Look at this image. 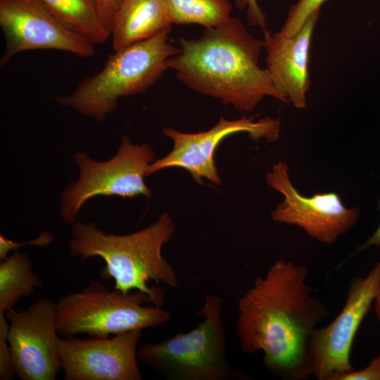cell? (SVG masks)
Segmentation results:
<instances>
[{"label":"cell","instance_id":"7c38bea8","mask_svg":"<svg viewBox=\"0 0 380 380\" xmlns=\"http://www.w3.org/2000/svg\"><path fill=\"white\" fill-rule=\"evenodd\" d=\"M273 189L281 193L284 200L272 212L274 221L297 225L312 238L331 245L348 232L360 217L357 208H347L335 192L301 195L293 186L286 163L274 164L266 177Z\"/></svg>","mask_w":380,"mask_h":380},{"label":"cell","instance_id":"44dd1931","mask_svg":"<svg viewBox=\"0 0 380 380\" xmlns=\"http://www.w3.org/2000/svg\"><path fill=\"white\" fill-rule=\"evenodd\" d=\"M236 8L246 11L247 22L250 26L267 30V15L258 5L257 0H234Z\"/></svg>","mask_w":380,"mask_h":380},{"label":"cell","instance_id":"2e32d148","mask_svg":"<svg viewBox=\"0 0 380 380\" xmlns=\"http://www.w3.org/2000/svg\"><path fill=\"white\" fill-rule=\"evenodd\" d=\"M68 27L94 45L110 37L94 0H41Z\"/></svg>","mask_w":380,"mask_h":380},{"label":"cell","instance_id":"8992f818","mask_svg":"<svg viewBox=\"0 0 380 380\" xmlns=\"http://www.w3.org/2000/svg\"><path fill=\"white\" fill-rule=\"evenodd\" d=\"M58 334L63 338L79 334L107 337L167 323L171 315L155 306L148 294L134 290L124 293L108 290L98 280L81 291L69 292L56 302Z\"/></svg>","mask_w":380,"mask_h":380},{"label":"cell","instance_id":"603a6c76","mask_svg":"<svg viewBox=\"0 0 380 380\" xmlns=\"http://www.w3.org/2000/svg\"><path fill=\"white\" fill-rule=\"evenodd\" d=\"M338 380H380V354L365 368L353 370L342 375Z\"/></svg>","mask_w":380,"mask_h":380},{"label":"cell","instance_id":"ba28073f","mask_svg":"<svg viewBox=\"0 0 380 380\" xmlns=\"http://www.w3.org/2000/svg\"><path fill=\"white\" fill-rule=\"evenodd\" d=\"M380 291V262L365 276L350 281L344 305L329 324L317 327L308 344L310 375L319 380H338L353 370L352 346L357 331Z\"/></svg>","mask_w":380,"mask_h":380},{"label":"cell","instance_id":"cb8c5ba5","mask_svg":"<svg viewBox=\"0 0 380 380\" xmlns=\"http://www.w3.org/2000/svg\"><path fill=\"white\" fill-rule=\"evenodd\" d=\"M94 1L103 23L110 31L114 16L122 2V0Z\"/></svg>","mask_w":380,"mask_h":380},{"label":"cell","instance_id":"9a60e30c","mask_svg":"<svg viewBox=\"0 0 380 380\" xmlns=\"http://www.w3.org/2000/svg\"><path fill=\"white\" fill-rule=\"evenodd\" d=\"M165 0H122L110 32L114 51L170 30Z\"/></svg>","mask_w":380,"mask_h":380},{"label":"cell","instance_id":"ffe728a7","mask_svg":"<svg viewBox=\"0 0 380 380\" xmlns=\"http://www.w3.org/2000/svg\"><path fill=\"white\" fill-rule=\"evenodd\" d=\"M9 323L6 313L0 312V379L10 380L15 374L8 343Z\"/></svg>","mask_w":380,"mask_h":380},{"label":"cell","instance_id":"5bb4252c","mask_svg":"<svg viewBox=\"0 0 380 380\" xmlns=\"http://www.w3.org/2000/svg\"><path fill=\"white\" fill-rule=\"evenodd\" d=\"M320 10L315 12L293 36L281 31H263L266 51V68L289 103L301 109L307 105L306 95L310 87V51Z\"/></svg>","mask_w":380,"mask_h":380},{"label":"cell","instance_id":"9c48e42d","mask_svg":"<svg viewBox=\"0 0 380 380\" xmlns=\"http://www.w3.org/2000/svg\"><path fill=\"white\" fill-rule=\"evenodd\" d=\"M0 27L6 40L0 66L33 50H57L88 58L94 45L65 25L41 0H0Z\"/></svg>","mask_w":380,"mask_h":380},{"label":"cell","instance_id":"52a82bcc","mask_svg":"<svg viewBox=\"0 0 380 380\" xmlns=\"http://www.w3.org/2000/svg\"><path fill=\"white\" fill-rule=\"evenodd\" d=\"M154 157L148 144H134L127 135L122 137L117 153L108 160L99 162L84 152L76 153L74 161L80 170L79 178L68 184L61 196L64 223L74 224L83 205L95 196L149 198L151 190L144 177Z\"/></svg>","mask_w":380,"mask_h":380},{"label":"cell","instance_id":"30bf717a","mask_svg":"<svg viewBox=\"0 0 380 380\" xmlns=\"http://www.w3.org/2000/svg\"><path fill=\"white\" fill-rule=\"evenodd\" d=\"M280 132L279 120L265 117L255 120L254 116L232 120L220 117L214 127L197 133H185L165 127L163 134L173 141V148L163 158L152 162L146 170V176L165 168L180 167L186 170L198 184H202L205 178L220 185L221 181L214 154L224 139L246 132L254 140L264 139L272 142L279 139Z\"/></svg>","mask_w":380,"mask_h":380},{"label":"cell","instance_id":"6da1fadb","mask_svg":"<svg viewBox=\"0 0 380 380\" xmlns=\"http://www.w3.org/2000/svg\"><path fill=\"white\" fill-rule=\"evenodd\" d=\"M308 275L303 265L277 260L238 301L236 336L241 350L262 352L266 370L285 380L310 376L308 341L329 314L314 295Z\"/></svg>","mask_w":380,"mask_h":380},{"label":"cell","instance_id":"277c9868","mask_svg":"<svg viewBox=\"0 0 380 380\" xmlns=\"http://www.w3.org/2000/svg\"><path fill=\"white\" fill-rule=\"evenodd\" d=\"M170 30L114 51L103 68L85 78L70 94L55 98L61 106L103 122L117 108L120 97L146 91L170 69L179 51L169 41Z\"/></svg>","mask_w":380,"mask_h":380},{"label":"cell","instance_id":"4fadbf2b","mask_svg":"<svg viewBox=\"0 0 380 380\" xmlns=\"http://www.w3.org/2000/svg\"><path fill=\"white\" fill-rule=\"evenodd\" d=\"M142 329L86 339L60 338L65 380H141L137 351Z\"/></svg>","mask_w":380,"mask_h":380},{"label":"cell","instance_id":"8fae6325","mask_svg":"<svg viewBox=\"0 0 380 380\" xmlns=\"http://www.w3.org/2000/svg\"><path fill=\"white\" fill-rule=\"evenodd\" d=\"M6 317L15 374L21 380H55L62 369L56 303L39 298Z\"/></svg>","mask_w":380,"mask_h":380},{"label":"cell","instance_id":"ac0fdd59","mask_svg":"<svg viewBox=\"0 0 380 380\" xmlns=\"http://www.w3.org/2000/svg\"><path fill=\"white\" fill-rule=\"evenodd\" d=\"M172 24H197L204 28L224 23L231 16L229 0H165Z\"/></svg>","mask_w":380,"mask_h":380},{"label":"cell","instance_id":"e0dca14e","mask_svg":"<svg viewBox=\"0 0 380 380\" xmlns=\"http://www.w3.org/2000/svg\"><path fill=\"white\" fill-rule=\"evenodd\" d=\"M32 267L28 255L18 250L0 261V312L12 309L22 297L32 294L42 284Z\"/></svg>","mask_w":380,"mask_h":380},{"label":"cell","instance_id":"5b68a950","mask_svg":"<svg viewBox=\"0 0 380 380\" xmlns=\"http://www.w3.org/2000/svg\"><path fill=\"white\" fill-rule=\"evenodd\" d=\"M222 300L208 294L198 315L201 322L158 343L139 346L137 357L146 367L170 380H231L241 377L227 357Z\"/></svg>","mask_w":380,"mask_h":380},{"label":"cell","instance_id":"7a4b0ae2","mask_svg":"<svg viewBox=\"0 0 380 380\" xmlns=\"http://www.w3.org/2000/svg\"><path fill=\"white\" fill-rule=\"evenodd\" d=\"M179 51L168 62L177 78L189 89L220 100L241 113L272 97L289 103L267 69L259 64L264 42L237 18L204 28L196 39H179Z\"/></svg>","mask_w":380,"mask_h":380},{"label":"cell","instance_id":"484cf974","mask_svg":"<svg viewBox=\"0 0 380 380\" xmlns=\"http://www.w3.org/2000/svg\"><path fill=\"white\" fill-rule=\"evenodd\" d=\"M374 305L375 315L380 324V291L375 298Z\"/></svg>","mask_w":380,"mask_h":380},{"label":"cell","instance_id":"d4e9b609","mask_svg":"<svg viewBox=\"0 0 380 380\" xmlns=\"http://www.w3.org/2000/svg\"><path fill=\"white\" fill-rule=\"evenodd\" d=\"M379 209L380 210V202L379 205ZM372 246L380 247V225L365 243H363L362 245L357 248L355 251L351 255L350 257H349V258H350L354 255L360 253V251H364Z\"/></svg>","mask_w":380,"mask_h":380},{"label":"cell","instance_id":"d6986e66","mask_svg":"<svg viewBox=\"0 0 380 380\" xmlns=\"http://www.w3.org/2000/svg\"><path fill=\"white\" fill-rule=\"evenodd\" d=\"M325 1L327 0H298L291 6L281 32L286 36L294 35L310 15L320 10Z\"/></svg>","mask_w":380,"mask_h":380},{"label":"cell","instance_id":"7402d4cb","mask_svg":"<svg viewBox=\"0 0 380 380\" xmlns=\"http://www.w3.org/2000/svg\"><path fill=\"white\" fill-rule=\"evenodd\" d=\"M53 241V235L47 232H42L37 238L25 242H14L6 239L2 234L0 235V260L6 259L8 253L12 251L18 250V248L25 245L45 247L51 244Z\"/></svg>","mask_w":380,"mask_h":380},{"label":"cell","instance_id":"3957f363","mask_svg":"<svg viewBox=\"0 0 380 380\" xmlns=\"http://www.w3.org/2000/svg\"><path fill=\"white\" fill-rule=\"evenodd\" d=\"M72 236L68 243L72 256L82 260L99 257L105 262L101 277L113 279L115 288L124 293L141 291L161 308L164 291L158 286L149 287L153 280L170 287L178 284L172 266L162 254L163 246L175 232V224L168 213H164L153 224L138 232L118 235L108 234L94 222H76L72 225Z\"/></svg>","mask_w":380,"mask_h":380}]
</instances>
